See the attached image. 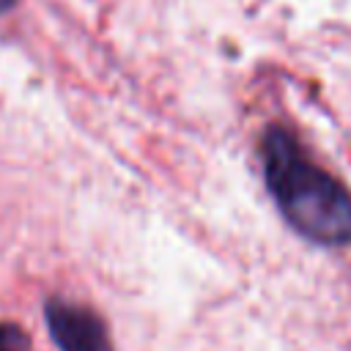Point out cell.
Returning <instances> with one entry per match:
<instances>
[{
  "label": "cell",
  "mask_w": 351,
  "mask_h": 351,
  "mask_svg": "<svg viewBox=\"0 0 351 351\" xmlns=\"http://www.w3.org/2000/svg\"><path fill=\"white\" fill-rule=\"evenodd\" d=\"M261 159L271 200L302 239L321 247L351 244V192L315 165L288 129L263 132Z\"/></svg>",
  "instance_id": "cell-1"
},
{
  "label": "cell",
  "mask_w": 351,
  "mask_h": 351,
  "mask_svg": "<svg viewBox=\"0 0 351 351\" xmlns=\"http://www.w3.org/2000/svg\"><path fill=\"white\" fill-rule=\"evenodd\" d=\"M44 318L58 351H112L110 332L90 307L63 299H47Z\"/></svg>",
  "instance_id": "cell-2"
},
{
  "label": "cell",
  "mask_w": 351,
  "mask_h": 351,
  "mask_svg": "<svg viewBox=\"0 0 351 351\" xmlns=\"http://www.w3.org/2000/svg\"><path fill=\"white\" fill-rule=\"evenodd\" d=\"M0 351H30V335L14 321H3L0 324Z\"/></svg>",
  "instance_id": "cell-3"
},
{
  "label": "cell",
  "mask_w": 351,
  "mask_h": 351,
  "mask_svg": "<svg viewBox=\"0 0 351 351\" xmlns=\"http://www.w3.org/2000/svg\"><path fill=\"white\" fill-rule=\"evenodd\" d=\"M16 3H19V0H0V14H3V11H11Z\"/></svg>",
  "instance_id": "cell-4"
}]
</instances>
